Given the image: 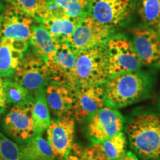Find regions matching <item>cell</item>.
<instances>
[{"mask_svg": "<svg viewBox=\"0 0 160 160\" xmlns=\"http://www.w3.org/2000/svg\"><path fill=\"white\" fill-rule=\"evenodd\" d=\"M126 133L131 148L142 160H160V114L138 112L128 122Z\"/></svg>", "mask_w": 160, "mask_h": 160, "instance_id": "obj_1", "label": "cell"}, {"mask_svg": "<svg viewBox=\"0 0 160 160\" xmlns=\"http://www.w3.org/2000/svg\"><path fill=\"white\" fill-rule=\"evenodd\" d=\"M151 79L143 72H124L109 77L105 83L106 105L123 108L133 105L149 95Z\"/></svg>", "mask_w": 160, "mask_h": 160, "instance_id": "obj_2", "label": "cell"}, {"mask_svg": "<svg viewBox=\"0 0 160 160\" xmlns=\"http://www.w3.org/2000/svg\"><path fill=\"white\" fill-rule=\"evenodd\" d=\"M108 77L104 42L77 53L66 85L74 91L79 86L104 84Z\"/></svg>", "mask_w": 160, "mask_h": 160, "instance_id": "obj_3", "label": "cell"}, {"mask_svg": "<svg viewBox=\"0 0 160 160\" xmlns=\"http://www.w3.org/2000/svg\"><path fill=\"white\" fill-rule=\"evenodd\" d=\"M109 77L139 70L142 65L133 43L125 36L110 37L105 42Z\"/></svg>", "mask_w": 160, "mask_h": 160, "instance_id": "obj_4", "label": "cell"}, {"mask_svg": "<svg viewBox=\"0 0 160 160\" xmlns=\"http://www.w3.org/2000/svg\"><path fill=\"white\" fill-rule=\"evenodd\" d=\"M12 76L15 82L22 85L33 96L45 89L51 82L45 60L34 51L26 52Z\"/></svg>", "mask_w": 160, "mask_h": 160, "instance_id": "obj_5", "label": "cell"}, {"mask_svg": "<svg viewBox=\"0 0 160 160\" xmlns=\"http://www.w3.org/2000/svg\"><path fill=\"white\" fill-rule=\"evenodd\" d=\"M125 119L115 108L105 105L87 119L86 134L91 144L102 142L122 131Z\"/></svg>", "mask_w": 160, "mask_h": 160, "instance_id": "obj_6", "label": "cell"}, {"mask_svg": "<svg viewBox=\"0 0 160 160\" xmlns=\"http://www.w3.org/2000/svg\"><path fill=\"white\" fill-rule=\"evenodd\" d=\"M133 6L134 0H88L90 15L113 31L129 19Z\"/></svg>", "mask_w": 160, "mask_h": 160, "instance_id": "obj_7", "label": "cell"}, {"mask_svg": "<svg viewBox=\"0 0 160 160\" xmlns=\"http://www.w3.org/2000/svg\"><path fill=\"white\" fill-rule=\"evenodd\" d=\"M113 31L98 22L90 14H85L76 27L68 43L71 48L78 53L105 42Z\"/></svg>", "mask_w": 160, "mask_h": 160, "instance_id": "obj_8", "label": "cell"}, {"mask_svg": "<svg viewBox=\"0 0 160 160\" xmlns=\"http://www.w3.org/2000/svg\"><path fill=\"white\" fill-rule=\"evenodd\" d=\"M105 105V83L79 86L74 90L72 117L77 122L87 120Z\"/></svg>", "mask_w": 160, "mask_h": 160, "instance_id": "obj_9", "label": "cell"}, {"mask_svg": "<svg viewBox=\"0 0 160 160\" xmlns=\"http://www.w3.org/2000/svg\"><path fill=\"white\" fill-rule=\"evenodd\" d=\"M38 21L8 4L1 14L0 40L11 38L30 43L32 31Z\"/></svg>", "mask_w": 160, "mask_h": 160, "instance_id": "obj_10", "label": "cell"}, {"mask_svg": "<svg viewBox=\"0 0 160 160\" xmlns=\"http://www.w3.org/2000/svg\"><path fill=\"white\" fill-rule=\"evenodd\" d=\"M76 121L71 117L55 118L48 128V142L51 145L56 160H65L73 144Z\"/></svg>", "mask_w": 160, "mask_h": 160, "instance_id": "obj_11", "label": "cell"}, {"mask_svg": "<svg viewBox=\"0 0 160 160\" xmlns=\"http://www.w3.org/2000/svg\"><path fill=\"white\" fill-rule=\"evenodd\" d=\"M33 102L14 105L4 119V128L17 142L22 144L36 135L33 117Z\"/></svg>", "mask_w": 160, "mask_h": 160, "instance_id": "obj_12", "label": "cell"}, {"mask_svg": "<svg viewBox=\"0 0 160 160\" xmlns=\"http://www.w3.org/2000/svg\"><path fill=\"white\" fill-rule=\"evenodd\" d=\"M132 43L142 65L160 68V37L155 30L145 25L135 28Z\"/></svg>", "mask_w": 160, "mask_h": 160, "instance_id": "obj_13", "label": "cell"}, {"mask_svg": "<svg viewBox=\"0 0 160 160\" xmlns=\"http://www.w3.org/2000/svg\"><path fill=\"white\" fill-rule=\"evenodd\" d=\"M81 18L70 17L49 2L48 8L40 22L57 42H68Z\"/></svg>", "mask_w": 160, "mask_h": 160, "instance_id": "obj_14", "label": "cell"}, {"mask_svg": "<svg viewBox=\"0 0 160 160\" xmlns=\"http://www.w3.org/2000/svg\"><path fill=\"white\" fill-rule=\"evenodd\" d=\"M45 98L50 112L55 118L71 117L74 91L66 84L50 82L45 88Z\"/></svg>", "mask_w": 160, "mask_h": 160, "instance_id": "obj_15", "label": "cell"}, {"mask_svg": "<svg viewBox=\"0 0 160 160\" xmlns=\"http://www.w3.org/2000/svg\"><path fill=\"white\" fill-rule=\"evenodd\" d=\"M77 54L68 42H60L53 55L45 62L50 81L67 84L70 73L74 67Z\"/></svg>", "mask_w": 160, "mask_h": 160, "instance_id": "obj_16", "label": "cell"}, {"mask_svg": "<svg viewBox=\"0 0 160 160\" xmlns=\"http://www.w3.org/2000/svg\"><path fill=\"white\" fill-rule=\"evenodd\" d=\"M28 46L29 42L11 38L0 40V77H9L14 73Z\"/></svg>", "mask_w": 160, "mask_h": 160, "instance_id": "obj_17", "label": "cell"}, {"mask_svg": "<svg viewBox=\"0 0 160 160\" xmlns=\"http://www.w3.org/2000/svg\"><path fill=\"white\" fill-rule=\"evenodd\" d=\"M30 43L33 51L46 62L53 55L60 42L52 37L41 22L38 21L32 31Z\"/></svg>", "mask_w": 160, "mask_h": 160, "instance_id": "obj_18", "label": "cell"}, {"mask_svg": "<svg viewBox=\"0 0 160 160\" xmlns=\"http://www.w3.org/2000/svg\"><path fill=\"white\" fill-rule=\"evenodd\" d=\"M45 89L34 94L32 106V117L36 135H42L51 123V114L45 98Z\"/></svg>", "mask_w": 160, "mask_h": 160, "instance_id": "obj_19", "label": "cell"}, {"mask_svg": "<svg viewBox=\"0 0 160 160\" xmlns=\"http://www.w3.org/2000/svg\"><path fill=\"white\" fill-rule=\"evenodd\" d=\"M21 146L28 160H56L49 142L42 135H34Z\"/></svg>", "mask_w": 160, "mask_h": 160, "instance_id": "obj_20", "label": "cell"}, {"mask_svg": "<svg viewBox=\"0 0 160 160\" xmlns=\"http://www.w3.org/2000/svg\"><path fill=\"white\" fill-rule=\"evenodd\" d=\"M5 93L8 105H25L33 102L34 99L31 92L14 80L5 79Z\"/></svg>", "mask_w": 160, "mask_h": 160, "instance_id": "obj_21", "label": "cell"}, {"mask_svg": "<svg viewBox=\"0 0 160 160\" xmlns=\"http://www.w3.org/2000/svg\"><path fill=\"white\" fill-rule=\"evenodd\" d=\"M99 144L108 160H117L126 153L127 138L121 131Z\"/></svg>", "mask_w": 160, "mask_h": 160, "instance_id": "obj_22", "label": "cell"}, {"mask_svg": "<svg viewBox=\"0 0 160 160\" xmlns=\"http://www.w3.org/2000/svg\"><path fill=\"white\" fill-rule=\"evenodd\" d=\"M19 11L41 21L48 8L50 0H6Z\"/></svg>", "mask_w": 160, "mask_h": 160, "instance_id": "obj_23", "label": "cell"}, {"mask_svg": "<svg viewBox=\"0 0 160 160\" xmlns=\"http://www.w3.org/2000/svg\"><path fill=\"white\" fill-rule=\"evenodd\" d=\"M139 13L145 25L156 27L160 20V0H138Z\"/></svg>", "mask_w": 160, "mask_h": 160, "instance_id": "obj_24", "label": "cell"}, {"mask_svg": "<svg viewBox=\"0 0 160 160\" xmlns=\"http://www.w3.org/2000/svg\"><path fill=\"white\" fill-rule=\"evenodd\" d=\"M0 160H28L22 146L0 132Z\"/></svg>", "mask_w": 160, "mask_h": 160, "instance_id": "obj_25", "label": "cell"}, {"mask_svg": "<svg viewBox=\"0 0 160 160\" xmlns=\"http://www.w3.org/2000/svg\"><path fill=\"white\" fill-rule=\"evenodd\" d=\"M55 7L70 17L81 18L88 7V0H50Z\"/></svg>", "mask_w": 160, "mask_h": 160, "instance_id": "obj_26", "label": "cell"}, {"mask_svg": "<svg viewBox=\"0 0 160 160\" xmlns=\"http://www.w3.org/2000/svg\"><path fill=\"white\" fill-rule=\"evenodd\" d=\"M82 160H108L99 143L91 144L83 149L82 153Z\"/></svg>", "mask_w": 160, "mask_h": 160, "instance_id": "obj_27", "label": "cell"}, {"mask_svg": "<svg viewBox=\"0 0 160 160\" xmlns=\"http://www.w3.org/2000/svg\"><path fill=\"white\" fill-rule=\"evenodd\" d=\"M5 78L0 77V115L2 114L7 109L8 104L7 102L5 93Z\"/></svg>", "mask_w": 160, "mask_h": 160, "instance_id": "obj_28", "label": "cell"}, {"mask_svg": "<svg viewBox=\"0 0 160 160\" xmlns=\"http://www.w3.org/2000/svg\"><path fill=\"white\" fill-rule=\"evenodd\" d=\"M83 148L77 143H73L72 145L69 154L65 160H82V153Z\"/></svg>", "mask_w": 160, "mask_h": 160, "instance_id": "obj_29", "label": "cell"}, {"mask_svg": "<svg viewBox=\"0 0 160 160\" xmlns=\"http://www.w3.org/2000/svg\"><path fill=\"white\" fill-rule=\"evenodd\" d=\"M117 160H139V159L134 153L131 151H128L120 159Z\"/></svg>", "mask_w": 160, "mask_h": 160, "instance_id": "obj_30", "label": "cell"}, {"mask_svg": "<svg viewBox=\"0 0 160 160\" xmlns=\"http://www.w3.org/2000/svg\"><path fill=\"white\" fill-rule=\"evenodd\" d=\"M156 31L157 32V33L159 34V36L160 37V20L159 22L157 23V25H156Z\"/></svg>", "mask_w": 160, "mask_h": 160, "instance_id": "obj_31", "label": "cell"}, {"mask_svg": "<svg viewBox=\"0 0 160 160\" xmlns=\"http://www.w3.org/2000/svg\"><path fill=\"white\" fill-rule=\"evenodd\" d=\"M1 8H2V6H1V4H0V11H1Z\"/></svg>", "mask_w": 160, "mask_h": 160, "instance_id": "obj_32", "label": "cell"}, {"mask_svg": "<svg viewBox=\"0 0 160 160\" xmlns=\"http://www.w3.org/2000/svg\"><path fill=\"white\" fill-rule=\"evenodd\" d=\"M0 19H1V14H0Z\"/></svg>", "mask_w": 160, "mask_h": 160, "instance_id": "obj_33", "label": "cell"}, {"mask_svg": "<svg viewBox=\"0 0 160 160\" xmlns=\"http://www.w3.org/2000/svg\"><path fill=\"white\" fill-rule=\"evenodd\" d=\"M159 107H160V102H159Z\"/></svg>", "mask_w": 160, "mask_h": 160, "instance_id": "obj_34", "label": "cell"}]
</instances>
